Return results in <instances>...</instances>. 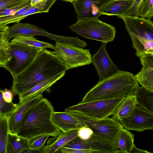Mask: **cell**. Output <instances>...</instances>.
I'll return each instance as SVG.
<instances>
[{"mask_svg":"<svg viewBox=\"0 0 153 153\" xmlns=\"http://www.w3.org/2000/svg\"><path fill=\"white\" fill-rule=\"evenodd\" d=\"M43 0H31V4L32 6H33L37 3Z\"/></svg>","mask_w":153,"mask_h":153,"instance_id":"40","label":"cell"},{"mask_svg":"<svg viewBox=\"0 0 153 153\" xmlns=\"http://www.w3.org/2000/svg\"><path fill=\"white\" fill-rule=\"evenodd\" d=\"M10 114L0 115V153H6V145L10 132Z\"/></svg>","mask_w":153,"mask_h":153,"instance_id":"26","label":"cell"},{"mask_svg":"<svg viewBox=\"0 0 153 153\" xmlns=\"http://www.w3.org/2000/svg\"><path fill=\"white\" fill-rule=\"evenodd\" d=\"M139 16L151 19L153 17V0H142L139 10Z\"/></svg>","mask_w":153,"mask_h":153,"instance_id":"28","label":"cell"},{"mask_svg":"<svg viewBox=\"0 0 153 153\" xmlns=\"http://www.w3.org/2000/svg\"><path fill=\"white\" fill-rule=\"evenodd\" d=\"M142 0H133L131 7L124 16L139 17L140 8Z\"/></svg>","mask_w":153,"mask_h":153,"instance_id":"32","label":"cell"},{"mask_svg":"<svg viewBox=\"0 0 153 153\" xmlns=\"http://www.w3.org/2000/svg\"><path fill=\"white\" fill-rule=\"evenodd\" d=\"M79 129L61 131L57 136L49 139L46 145L40 149L41 153L59 152L61 148L78 136Z\"/></svg>","mask_w":153,"mask_h":153,"instance_id":"16","label":"cell"},{"mask_svg":"<svg viewBox=\"0 0 153 153\" xmlns=\"http://www.w3.org/2000/svg\"><path fill=\"white\" fill-rule=\"evenodd\" d=\"M125 97L80 102L65 108V111L80 113L94 118H106L113 114Z\"/></svg>","mask_w":153,"mask_h":153,"instance_id":"8","label":"cell"},{"mask_svg":"<svg viewBox=\"0 0 153 153\" xmlns=\"http://www.w3.org/2000/svg\"><path fill=\"white\" fill-rule=\"evenodd\" d=\"M135 76L138 82L148 91L153 92V69L142 67Z\"/></svg>","mask_w":153,"mask_h":153,"instance_id":"27","label":"cell"},{"mask_svg":"<svg viewBox=\"0 0 153 153\" xmlns=\"http://www.w3.org/2000/svg\"><path fill=\"white\" fill-rule=\"evenodd\" d=\"M134 94L137 104L153 114V92L142 86L138 88Z\"/></svg>","mask_w":153,"mask_h":153,"instance_id":"24","label":"cell"},{"mask_svg":"<svg viewBox=\"0 0 153 153\" xmlns=\"http://www.w3.org/2000/svg\"><path fill=\"white\" fill-rule=\"evenodd\" d=\"M70 28L82 37L106 44L114 40L116 33L114 26L102 22L99 18L77 20Z\"/></svg>","mask_w":153,"mask_h":153,"instance_id":"6","label":"cell"},{"mask_svg":"<svg viewBox=\"0 0 153 153\" xmlns=\"http://www.w3.org/2000/svg\"><path fill=\"white\" fill-rule=\"evenodd\" d=\"M150 153L149 152H147L146 150H142L139 149H138L136 148L134 146L133 148L132 151L131 153Z\"/></svg>","mask_w":153,"mask_h":153,"instance_id":"38","label":"cell"},{"mask_svg":"<svg viewBox=\"0 0 153 153\" xmlns=\"http://www.w3.org/2000/svg\"><path fill=\"white\" fill-rule=\"evenodd\" d=\"M54 108L43 98L27 112L16 134L29 140L41 135L57 136L61 131L53 120Z\"/></svg>","mask_w":153,"mask_h":153,"instance_id":"2","label":"cell"},{"mask_svg":"<svg viewBox=\"0 0 153 153\" xmlns=\"http://www.w3.org/2000/svg\"><path fill=\"white\" fill-rule=\"evenodd\" d=\"M43 98L42 94H41L22 102H19L16 110L10 115L9 133L17 134L25 114Z\"/></svg>","mask_w":153,"mask_h":153,"instance_id":"15","label":"cell"},{"mask_svg":"<svg viewBox=\"0 0 153 153\" xmlns=\"http://www.w3.org/2000/svg\"><path fill=\"white\" fill-rule=\"evenodd\" d=\"M28 0H0V10L18 5Z\"/></svg>","mask_w":153,"mask_h":153,"instance_id":"33","label":"cell"},{"mask_svg":"<svg viewBox=\"0 0 153 153\" xmlns=\"http://www.w3.org/2000/svg\"><path fill=\"white\" fill-rule=\"evenodd\" d=\"M106 45L103 43L97 52L92 56V63L98 73L99 81L111 76L119 70L107 53Z\"/></svg>","mask_w":153,"mask_h":153,"instance_id":"13","label":"cell"},{"mask_svg":"<svg viewBox=\"0 0 153 153\" xmlns=\"http://www.w3.org/2000/svg\"><path fill=\"white\" fill-rule=\"evenodd\" d=\"M124 128L142 132L153 130V114L138 105L127 117L119 121Z\"/></svg>","mask_w":153,"mask_h":153,"instance_id":"10","label":"cell"},{"mask_svg":"<svg viewBox=\"0 0 153 153\" xmlns=\"http://www.w3.org/2000/svg\"><path fill=\"white\" fill-rule=\"evenodd\" d=\"M61 0L64 1H68V2H70L72 3V2H73L75 0Z\"/></svg>","mask_w":153,"mask_h":153,"instance_id":"41","label":"cell"},{"mask_svg":"<svg viewBox=\"0 0 153 153\" xmlns=\"http://www.w3.org/2000/svg\"><path fill=\"white\" fill-rule=\"evenodd\" d=\"M118 17L124 22L136 56L153 55V22L150 19L126 16Z\"/></svg>","mask_w":153,"mask_h":153,"instance_id":"4","label":"cell"},{"mask_svg":"<svg viewBox=\"0 0 153 153\" xmlns=\"http://www.w3.org/2000/svg\"><path fill=\"white\" fill-rule=\"evenodd\" d=\"M65 72L40 82L19 96V102H21L32 98L45 91L51 92V87L57 81L63 77Z\"/></svg>","mask_w":153,"mask_h":153,"instance_id":"19","label":"cell"},{"mask_svg":"<svg viewBox=\"0 0 153 153\" xmlns=\"http://www.w3.org/2000/svg\"><path fill=\"white\" fill-rule=\"evenodd\" d=\"M142 66L153 69V55H147L143 58L142 62Z\"/></svg>","mask_w":153,"mask_h":153,"instance_id":"37","label":"cell"},{"mask_svg":"<svg viewBox=\"0 0 153 153\" xmlns=\"http://www.w3.org/2000/svg\"><path fill=\"white\" fill-rule=\"evenodd\" d=\"M134 137L129 130L123 128L114 143L115 153H131L134 146Z\"/></svg>","mask_w":153,"mask_h":153,"instance_id":"21","label":"cell"},{"mask_svg":"<svg viewBox=\"0 0 153 153\" xmlns=\"http://www.w3.org/2000/svg\"><path fill=\"white\" fill-rule=\"evenodd\" d=\"M62 147L74 149L90 150L93 151L94 153H115L114 143L94 133L88 140H82L78 136Z\"/></svg>","mask_w":153,"mask_h":153,"instance_id":"11","label":"cell"},{"mask_svg":"<svg viewBox=\"0 0 153 153\" xmlns=\"http://www.w3.org/2000/svg\"><path fill=\"white\" fill-rule=\"evenodd\" d=\"M93 133L91 128L87 126H84L79 129L78 137L82 140H86L89 139Z\"/></svg>","mask_w":153,"mask_h":153,"instance_id":"34","label":"cell"},{"mask_svg":"<svg viewBox=\"0 0 153 153\" xmlns=\"http://www.w3.org/2000/svg\"><path fill=\"white\" fill-rule=\"evenodd\" d=\"M31 0H28L16 6L0 10V17L13 15L22 9L30 5Z\"/></svg>","mask_w":153,"mask_h":153,"instance_id":"31","label":"cell"},{"mask_svg":"<svg viewBox=\"0 0 153 153\" xmlns=\"http://www.w3.org/2000/svg\"><path fill=\"white\" fill-rule=\"evenodd\" d=\"M50 137L48 135H43L36 137L30 141V149L39 150L45 146V142Z\"/></svg>","mask_w":153,"mask_h":153,"instance_id":"30","label":"cell"},{"mask_svg":"<svg viewBox=\"0 0 153 153\" xmlns=\"http://www.w3.org/2000/svg\"><path fill=\"white\" fill-rule=\"evenodd\" d=\"M2 94L4 100L8 102H11L13 98L14 94L12 90L5 89L4 90L1 89L0 91Z\"/></svg>","mask_w":153,"mask_h":153,"instance_id":"36","label":"cell"},{"mask_svg":"<svg viewBox=\"0 0 153 153\" xmlns=\"http://www.w3.org/2000/svg\"><path fill=\"white\" fill-rule=\"evenodd\" d=\"M56 0H43L32 6L24 13L13 17L8 16L0 17V24L5 25L19 22L28 16L39 13H48Z\"/></svg>","mask_w":153,"mask_h":153,"instance_id":"18","label":"cell"},{"mask_svg":"<svg viewBox=\"0 0 153 153\" xmlns=\"http://www.w3.org/2000/svg\"><path fill=\"white\" fill-rule=\"evenodd\" d=\"M67 71L59 58L52 52L41 50L32 63L13 78L11 90L19 95L36 84Z\"/></svg>","mask_w":153,"mask_h":153,"instance_id":"1","label":"cell"},{"mask_svg":"<svg viewBox=\"0 0 153 153\" xmlns=\"http://www.w3.org/2000/svg\"><path fill=\"white\" fill-rule=\"evenodd\" d=\"M137 105L134 94L126 97L118 106L111 117L119 122L128 116Z\"/></svg>","mask_w":153,"mask_h":153,"instance_id":"22","label":"cell"},{"mask_svg":"<svg viewBox=\"0 0 153 153\" xmlns=\"http://www.w3.org/2000/svg\"><path fill=\"white\" fill-rule=\"evenodd\" d=\"M11 41L22 43L40 50L48 48L54 49L55 48L53 45L39 41L33 36L18 35L14 37Z\"/></svg>","mask_w":153,"mask_h":153,"instance_id":"25","label":"cell"},{"mask_svg":"<svg viewBox=\"0 0 153 153\" xmlns=\"http://www.w3.org/2000/svg\"><path fill=\"white\" fill-rule=\"evenodd\" d=\"M18 105V104L13 102H8L5 101L0 92V115L11 114L16 110Z\"/></svg>","mask_w":153,"mask_h":153,"instance_id":"29","label":"cell"},{"mask_svg":"<svg viewBox=\"0 0 153 153\" xmlns=\"http://www.w3.org/2000/svg\"><path fill=\"white\" fill-rule=\"evenodd\" d=\"M30 148V141L16 134L8 133L6 153H22Z\"/></svg>","mask_w":153,"mask_h":153,"instance_id":"23","label":"cell"},{"mask_svg":"<svg viewBox=\"0 0 153 153\" xmlns=\"http://www.w3.org/2000/svg\"><path fill=\"white\" fill-rule=\"evenodd\" d=\"M52 52L59 58L67 70L92 63L89 50L83 49L62 41L56 42L55 48Z\"/></svg>","mask_w":153,"mask_h":153,"instance_id":"9","label":"cell"},{"mask_svg":"<svg viewBox=\"0 0 153 153\" xmlns=\"http://www.w3.org/2000/svg\"><path fill=\"white\" fill-rule=\"evenodd\" d=\"M139 87L135 75L119 70L111 76L99 81L87 93L80 103L125 97L134 94Z\"/></svg>","mask_w":153,"mask_h":153,"instance_id":"3","label":"cell"},{"mask_svg":"<svg viewBox=\"0 0 153 153\" xmlns=\"http://www.w3.org/2000/svg\"><path fill=\"white\" fill-rule=\"evenodd\" d=\"M53 118L56 125L61 131L65 132L72 130L79 129L87 126L85 123L65 111H54Z\"/></svg>","mask_w":153,"mask_h":153,"instance_id":"17","label":"cell"},{"mask_svg":"<svg viewBox=\"0 0 153 153\" xmlns=\"http://www.w3.org/2000/svg\"><path fill=\"white\" fill-rule=\"evenodd\" d=\"M41 50L11 41L6 53L0 58V67L9 71L14 78L30 66Z\"/></svg>","mask_w":153,"mask_h":153,"instance_id":"5","label":"cell"},{"mask_svg":"<svg viewBox=\"0 0 153 153\" xmlns=\"http://www.w3.org/2000/svg\"><path fill=\"white\" fill-rule=\"evenodd\" d=\"M59 152L63 153H92L93 151L88 149H77L62 147Z\"/></svg>","mask_w":153,"mask_h":153,"instance_id":"35","label":"cell"},{"mask_svg":"<svg viewBox=\"0 0 153 153\" xmlns=\"http://www.w3.org/2000/svg\"><path fill=\"white\" fill-rule=\"evenodd\" d=\"M133 0H111L100 9L101 15L124 16L131 7Z\"/></svg>","mask_w":153,"mask_h":153,"instance_id":"20","label":"cell"},{"mask_svg":"<svg viewBox=\"0 0 153 153\" xmlns=\"http://www.w3.org/2000/svg\"><path fill=\"white\" fill-rule=\"evenodd\" d=\"M68 112L85 123L92 130L94 134L113 143H114L121 130L124 128L119 121L111 117L98 119L88 117L80 113Z\"/></svg>","mask_w":153,"mask_h":153,"instance_id":"7","label":"cell"},{"mask_svg":"<svg viewBox=\"0 0 153 153\" xmlns=\"http://www.w3.org/2000/svg\"><path fill=\"white\" fill-rule=\"evenodd\" d=\"M111 0H75L72 3L78 20L99 18L100 8Z\"/></svg>","mask_w":153,"mask_h":153,"instance_id":"14","label":"cell"},{"mask_svg":"<svg viewBox=\"0 0 153 153\" xmlns=\"http://www.w3.org/2000/svg\"><path fill=\"white\" fill-rule=\"evenodd\" d=\"M18 35L34 36L41 35L48 38L55 42L62 41L68 44L72 42V37L60 36L53 34L35 25L27 23L16 22L10 27L8 40Z\"/></svg>","mask_w":153,"mask_h":153,"instance_id":"12","label":"cell"},{"mask_svg":"<svg viewBox=\"0 0 153 153\" xmlns=\"http://www.w3.org/2000/svg\"><path fill=\"white\" fill-rule=\"evenodd\" d=\"M40 153V150H35L28 149L23 151L22 153Z\"/></svg>","mask_w":153,"mask_h":153,"instance_id":"39","label":"cell"}]
</instances>
